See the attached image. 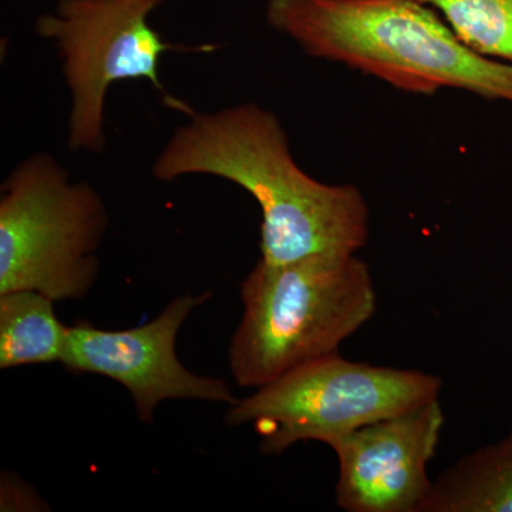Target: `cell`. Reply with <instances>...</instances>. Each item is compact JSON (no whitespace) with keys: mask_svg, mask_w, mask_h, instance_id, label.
Here are the masks:
<instances>
[{"mask_svg":"<svg viewBox=\"0 0 512 512\" xmlns=\"http://www.w3.org/2000/svg\"><path fill=\"white\" fill-rule=\"evenodd\" d=\"M157 180L224 178L262 211L261 261L281 265L315 254H357L369 239L370 212L353 184H323L293 160L281 120L247 103L191 114L154 161Z\"/></svg>","mask_w":512,"mask_h":512,"instance_id":"obj_1","label":"cell"},{"mask_svg":"<svg viewBox=\"0 0 512 512\" xmlns=\"http://www.w3.org/2000/svg\"><path fill=\"white\" fill-rule=\"evenodd\" d=\"M266 22L316 59L400 92L454 89L512 104V66L477 55L416 0H268Z\"/></svg>","mask_w":512,"mask_h":512,"instance_id":"obj_2","label":"cell"},{"mask_svg":"<svg viewBox=\"0 0 512 512\" xmlns=\"http://www.w3.org/2000/svg\"><path fill=\"white\" fill-rule=\"evenodd\" d=\"M244 312L229 345L241 387L339 353L376 312L375 282L356 254H315L288 264L259 259L241 284Z\"/></svg>","mask_w":512,"mask_h":512,"instance_id":"obj_3","label":"cell"},{"mask_svg":"<svg viewBox=\"0 0 512 512\" xmlns=\"http://www.w3.org/2000/svg\"><path fill=\"white\" fill-rule=\"evenodd\" d=\"M106 204L50 154L16 165L0 197V295L36 291L80 301L99 276L96 252L109 228Z\"/></svg>","mask_w":512,"mask_h":512,"instance_id":"obj_4","label":"cell"},{"mask_svg":"<svg viewBox=\"0 0 512 512\" xmlns=\"http://www.w3.org/2000/svg\"><path fill=\"white\" fill-rule=\"evenodd\" d=\"M440 377L353 362L339 353L295 367L232 404L229 427L252 424L261 451L281 454L301 441H332L439 399Z\"/></svg>","mask_w":512,"mask_h":512,"instance_id":"obj_5","label":"cell"},{"mask_svg":"<svg viewBox=\"0 0 512 512\" xmlns=\"http://www.w3.org/2000/svg\"><path fill=\"white\" fill-rule=\"evenodd\" d=\"M167 0H60L55 12L36 20L37 35L53 40L63 62L72 96L69 148L100 153L104 137V104L111 84L146 79L168 106L194 111L167 93L160 76V57L177 46L164 42L150 16Z\"/></svg>","mask_w":512,"mask_h":512,"instance_id":"obj_6","label":"cell"},{"mask_svg":"<svg viewBox=\"0 0 512 512\" xmlns=\"http://www.w3.org/2000/svg\"><path fill=\"white\" fill-rule=\"evenodd\" d=\"M211 296V291L180 296L156 319L137 328L104 330L89 322L76 323L67 332L62 365L70 372L109 377L126 387L144 423L153 421L164 400H207L232 406L238 400L224 380L195 375L175 352L185 319Z\"/></svg>","mask_w":512,"mask_h":512,"instance_id":"obj_7","label":"cell"},{"mask_svg":"<svg viewBox=\"0 0 512 512\" xmlns=\"http://www.w3.org/2000/svg\"><path fill=\"white\" fill-rule=\"evenodd\" d=\"M443 427L439 397L332 441L336 504L346 512H421Z\"/></svg>","mask_w":512,"mask_h":512,"instance_id":"obj_8","label":"cell"},{"mask_svg":"<svg viewBox=\"0 0 512 512\" xmlns=\"http://www.w3.org/2000/svg\"><path fill=\"white\" fill-rule=\"evenodd\" d=\"M421 512H512V427L433 481Z\"/></svg>","mask_w":512,"mask_h":512,"instance_id":"obj_9","label":"cell"},{"mask_svg":"<svg viewBox=\"0 0 512 512\" xmlns=\"http://www.w3.org/2000/svg\"><path fill=\"white\" fill-rule=\"evenodd\" d=\"M55 301L36 291L0 295V369L62 363L69 328Z\"/></svg>","mask_w":512,"mask_h":512,"instance_id":"obj_10","label":"cell"},{"mask_svg":"<svg viewBox=\"0 0 512 512\" xmlns=\"http://www.w3.org/2000/svg\"><path fill=\"white\" fill-rule=\"evenodd\" d=\"M477 55L512 66V0H416Z\"/></svg>","mask_w":512,"mask_h":512,"instance_id":"obj_11","label":"cell"}]
</instances>
